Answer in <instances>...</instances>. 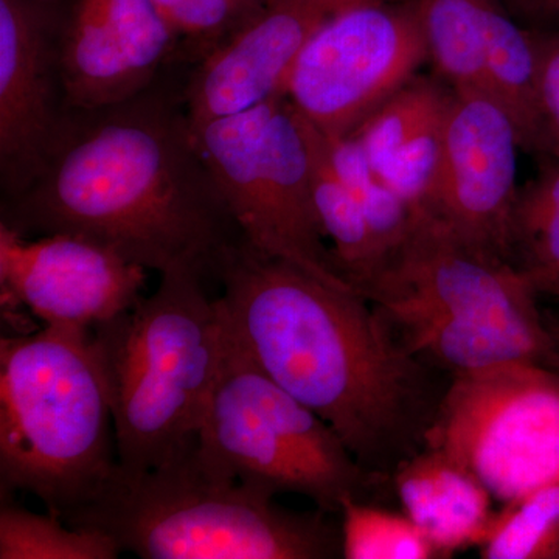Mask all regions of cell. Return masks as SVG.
Listing matches in <instances>:
<instances>
[{"instance_id":"obj_20","label":"cell","mask_w":559,"mask_h":559,"mask_svg":"<svg viewBox=\"0 0 559 559\" xmlns=\"http://www.w3.org/2000/svg\"><path fill=\"white\" fill-rule=\"evenodd\" d=\"M488 0H414L437 79L455 94L488 97L485 10Z\"/></svg>"},{"instance_id":"obj_25","label":"cell","mask_w":559,"mask_h":559,"mask_svg":"<svg viewBox=\"0 0 559 559\" xmlns=\"http://www.w3.org/2000/svg\"><path fill=\"white\" fill-rule=\"evenodd\" d=\"M325 139L337 175L358 202L389 264L409 237L415 213L378 178L355 139Z\"/></svg>"},{"instance_id":"obj_29","label":"cell","mask_w":559,"mask_h":559,"mask_svg":"<svg viewBox=\"0 0 559 559\" xmlns=\"http://www.w3.org/2000/svg\"><path fill=\"white\" fill-rule=\"evenodd\" d=\"M516 20L527 22L528 28L559 31V0H502Z\"/></svg>"},{"instance_id":"obj_16","label":"cell","mask_w":559,"mask_h":559,"mask_svg":"<svg viewBox=\"0 0 559 559\" xmlns=\"http://www.w3.org/2000/svg\"><path fill=\"white\" fill-rule=\"evenodd\" d=\"M393 487L441 558L479 547L496 510L488 488L444 452L423 448L393 471Z\"/></svg>"},{"instance_id":"obj_2","label":"cell","mask_w":559,"mask_h":559,"mask_svg":"<svg viewBox=\"0 0 559 559\" xmlns=\"http://www.w3.org/2000/svg\"><path fill=\"white\" fill-rule=\"evenodd\" d=\"M22 237L72 234L167 274L213 277L241 241L187 112L150 90L94 112L76 110L46 167L2 221Z\"/></svg>"},{"instance_id":"obj_13","label":"cell","mask_w":559,"mask_h":559,"mask_svg":"<svg viewBox=\"0 0 559 559\" xmlns=\"http://www.w3.org/2000/svg\"><path fill=\"white\" fill-rule=\"evenodd\" d=\"M520 150L513 121L498 103L452 92L439 178L423 213L466 245L511 263Z\"/></svg>"},{"instance_id":"obj_24","label":"cell","mask_w":559,"mask_h":559,"mask_svg":"<svg viewBox=\"0 0 559 559\" xmlns=\"http://www.w3.org/2000/svg\"><path fill=\"white\" fill-rule=\"evenodd\" d=\"M479 550L484 559H559V481L502 503Z\"/></svg>"},{"instance_id":"obj_31","label":"cell","mask_w":559,"mask_h":559,"mask_svg":"<svg viewBox=\"0 0 559 559\" xmlns=\"http://www.w3.org/2000/svg\"><path fill=\"white\" fill-rule=\"evenodd\" d=\"M547 325H549L551 336V355L549 366L559 370V319L549 320Z\"/></svg>"},{"instance_id":"obj_23","label":"cell","mask_w":559,"mask_h":559,"mask_svg":"<svg viewBox=\"0 0 559 559\" xmlns=\"http://www.w3.org/2000/svg\"><path fill=\"white\" fill-rule=\"evenodd\" d=\"M0 559H114L120 549L97 530L73 527L55 514L21 507L0 492Z\"/></svg>"},{"instance_id":"obj_9","label":"cell","mask_w":559,"mask_h":559,"mask_svg":"<svg viewBox=\"0 0 559 559\" xmlns=\"http://www.w3.org/2000/svg\"><path fill=\"white\" fill-rule=\"evenodd\" d=\"M428 62L414 0L330 14L301 49L288 100L320 134L348 138Z\"/></svg>"},{"instance_id":"obj_27","label":"cell","mask_w":559,"mask_h":559,"mask_svg":"<svg viewBox=\"0 0 559 559\" xmlns=\"http://www.w3.org/2000/svg\"><path fill=\"white\" fill-rule=\"evenodd\" d=\"M179 40L178 61L198 64L270 0H151Z\"/></svg>"},{"instance_id":"obj_32","label":"cell","mask_w":559,"mask_h":559,"mask_svg":"<svg viewBox=\"0 0 559 559\" xmlns=\"http://www.w3.org/2000/svg\"><path fill=\"white\" fill-rule=\"evenodd\" d=\"M44 2L60 3V2H72V0H44Z\"/></svg>"},{"instance_id":"obj_10","label":"cell","mask_w":559,"mask_h":559,"mask_svg":"<svg viewBox=\"0 0 559 559\" xmlns=\"http://www.w3.org/2000/svg\"><path fill=\"white\" fill-rule=\"evenodd\" d=\"M536 297L510 261L466 245L421 212L367 299L392 323L423 316L543 323Z\"/></svg>"},{"instance_id":"obj_15","label":"cell","mask_w":559,"mask_h":559,"mask_svg":"<svg viewBox=\"0 0 559 559\" xmlns=\"http://www.w3.org/2000/svg\"><path fill=\"white\" fill-rule=\"evenodd\" d=\"M329 16L307 0H270L241 31L193 66L183 95L190 123L240 116L288 97L294 64Z\"/></svg>"},{"instance_id":"obj_3","label":"cell","mask_w":559,"mask_h":559,"mask_svg":"<svg viewBox=\"0 0 559 559\" xmlns=\"http://www.w3.org/2000/svg\"><path fill=\"white\" fill-rule=\"evenodd\" d=\"M323 514L283 509L270 492L226 476L197 441L156 468L117 463L100 491L64 521L142 559L342 557L341 528Z\"/></svg>"},{"instance_id":"obj_17","label":"cell","mask_w":559,"mask_h":559,"mask_svg":"<svg viewBox=\"0 0 559 559\" xmlns=\"http://www.w3.org/2000/svg\"><path fill=\"white\" fill-rule=\"evenodd\" d=\"M392 325L411 352L451 371L452 377L522 362L549 366L551 336L547 320L520 323L423 316Z\"/></svg>"},{"instance_id":"obj_6","label":"cell","mask_w":559,"mask_h":559,"mask_svg":"<svg viewBox=\"0 0 559 559\" xmlns=\"http://www.w3.org/2000/svg\"><path fill=\"white\" fill-rule=\"evenodd\" d=\"M198 450L226 476L272 496H304L325 514H340L348 499L369 500L380 481L325 419L253 364L230 330Z\"/></svg>"},{"instance_id":"obj_14","label":"cell","mask_w":559,"mask_h":559,"mask_svg":"<svg viewBox=\"0 0 559 559\" xmlns=\"http://www.w3.org/2000/svg\"><path fill=\"white\" fill-rule=\"evenodd\" d=\"M70 3L60 47L70 109L94 112L132 100L178 61V36L151 0Z\"/></svg>"},{"instance_id":"obj_18","label":"cell","mask_w":559,"mask_h":559,"mask_svg":"<svg viewBox=\"0 0 559 559\" xmlns=\"http://www.w3.org/2000/svg\"><path fill=\"white\" fill-rule=\"evenodd\" d=\"M485 75L488 97L513 121L521 150L554 157L540 108L532 32L522 27L502 0H488L485 10Z\"/></svg>"},{"instance_id":"obj_4","label":"cell","mask_w":559,"mask_h":559,"mask_svg":"<svg viewBox=\"0 0 559 559\" xmlns=\"http://www.w3.org/2000/svg\"><path fill=\"white\" fill-rule=\"evenodd\" d=\"M202 275L160 274L159 288L91 330L121 468H156L198 441L226 355V316Z\"/></svg>"},{"instance_id":"obj_1","label":"cell","mask_w":559,"mask_h":559,"mask_svg":"<svg viewBox=\"0 0 559 559\" xmlns=\"http://www.w3.org/2000/svg\"><path fill=\"white\" fill-rule=\"evenodd\" d=\"M213 277L234 340L380 479L421 451L443 392L380 308L245 240Z\"/></svg>"},{"instance_id":"obj_28","label":"cell","mask_w":559,"mask_h":559,"mask_svg":"<svg viewBox=\"0 0 559 559\" xmlns=\"http://www.w3.org/2000/svg\"><path fill=\"white\" fill-rule=\"evenodd\" d=\"M538 61L540 108L549 131L554 159L559 160V31L530 28Z\"/></svg>"},{"instance_id":"obj_26","label":"cell","mask_w":559,"mask_h":559,"mask_svg":"<svg viewBox=\"0 0 559 559\" xmlns=\"http://www.w3.org/2000/svg\"><path fill=\"white\" fill-rule=\"evenodd\" d=\"M342 518V558L439 559L440 554L423 530L406 513L373 506L369 500L348 499Z\"/></svg>"},{"instance_id":"obj_22","label":"cell","mask_w":559,"mask_h":559,"mask_svg":"<svg viewBox=\"0 0 559 559\" xmlns=\"http://www.w3.org/2000/svg\"><path fill=\"white\" fill-rule=\"evenodd\" d=\"M452 91L440 79L415 75L348 138L355 139L373 171L407 142L447 120Z\"/></svg>"},{"instance_id":"obj_11","label":"cell","mask_w":559,"mask_h":559,"mask_svg":"<svg viewBox=\"0 0 559 559\" xmlns=\"http://www.w3.org/2000/svg\"><path fill=\"white\" fill-rule=\"evenodd\" d=\"M146 270L80 235L22 237L0 224L3 314L25 308L40 325L91 331L135 307Z\"/></svg>"},{"instance_id":"obj_7","label":"cell","mask_w":559,"mask_h":559,"mask_svg":"<svg viewBox=\"0 0 559 559\" xmlns=\"http://www.w3.org/2000/svg\"><path fill=\"white\" fill-rule=\"evenodd\" d=\"M191 131L242 240L352 288L325 245L312 197L310 128L288 97Z\"/></svg>"},{"instance_id":"obj_12","label":"cell","mask_w":559,"mask_h":559,"mask_svg":"<svg viewBox=\"0 0 559 559\" xmlns=\"http://www.w3.org/2000/svg\"><path fill=\"white\" fill-rule=\"evenodd\" d=\"M55 3L0 0V178L5 200L38 178L76 110L61 72Z\"/></svg>"},{"instance_id":"obj_19","label":"cell","mask_w":559,"mask_h":559,"mask_svg":"<svg viewBox=\"0 0 559 559\" xmlns=\"http://www.w3.org/2000/svg\"><path fill=\"white\" fill-rule=\"evenodd\" d=\"M308 128L311 135L312 197L320 227L331 241V253L341 277L367 299L388 263L362 210L334 168L325 135L310 123Z\"/></svg>"},{"instance_id":"obj_8","label":"cell","mask_w":559,"mask_h":559,"mask_svg":"<svg viewBox=\"0 0 559 559\" xmlns=\"http://www.w3.org/2000/svg\"><path fill=\"white\" fill-rule=\"evenodd\" d=\"M425 448L459 462L496 502L559 481V370L522 362L454 374Z\"/></svg>"},{"instance_id":"obj_30","label":"cell","mask_w":559,"mask_h":559,"mask_svg":"<svg viewBox=\"0 0 559 559\" xmlns=\"http://www.w3.org/2000/svg\"><path fill=\"white\" fill-rule=\"evenodd\" d=\"M312 5L319 7L329 14L349 9V7L362 5V3L380 2V0H307Z\"/></svg>"},{"instance_id":"obj_5","label":"cell","mask_w":559,"mask_h":559,"mask_svg":"<svg viewBox=\"0 0 559 559\" xmlns=\"http://www.w3.org/2000/svg\"><path fill=\"white\" fill-rule=\"evenodd\" d=\"M117 465L116 429L91 331L40 325L0 340V491L62 521Z\"/></svg>"},{"instance_id":"obj_21","label":"cell","mask_w":559,"mask_h":559,"mask_svg":"<svg viewBox=\"0 0 559 559\" xmlns=\"http://www.w3.org/2000/svg\"><path fill=\"white\" fill-rule=\"evenodd\" d=\"M510 260L538 296L559 300V160L520 187Z\"/></svg>"}]
</instances>
